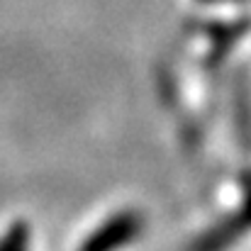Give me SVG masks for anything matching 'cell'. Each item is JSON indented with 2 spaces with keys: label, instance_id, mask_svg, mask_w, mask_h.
I'll use <instances>...</instances> for the list:
<instances>
[{
  "label": "cell",
  "instance_id": "6da1fadb",
  "mask_svg": "<svg viewBox=\"0 0 251 251\" xmlns=\"http://www.w3.org/2000/svg\"><path fill=\"white\" fill-rule=\"evenodd\" d=\"M142 227H144V220L139 212H132V210L120 212L110 217L105 225H100L81 244V251H117L125 244H129L132 239H137Z\"/></svg>",
  "mask_w": 251,
  "mask_h": 251
},
{
  "label": "cell",
  "instance_id": "7a4b0ae2",
  "mask_svg": "<svg viewBox=\"0 0 251 251\" xmlns=\"http://www.w3.org/2000/svg\"><path fill=\"white\" fill-rule=\"evenodd\" d=\"M251 227V200L247 202V207L234 217V220H227L222 222L215 232H210L207 237H202L198 244H195V251H220L222 247H227L242 229Z\"/></svg>",
  "mask_w": 251,
  "mask_h": 251
},
{
  "label": "cell",
  "instance_id": "3957f363",
  "mask_svg": "<svg viewBox=\"0 0 251 251\" xmlns=\"http://www.w3.org/2000/svg\"><path fill=\"white\" fill-rule=\"evenodd\" d=\"M0 251H29V227L25 222H15L0 237Z\"/></svg>",
  "mask_w": 251,
  "mask_h": 251
}]
</instances>
